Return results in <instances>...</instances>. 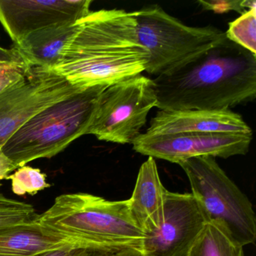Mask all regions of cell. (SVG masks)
I'll list each match as a JSON object with an SVG mask.
<instances>
[{"label": "cell", "mask_w": 256, "mask_h": 256, "mask_svg": "<svg viewBox=\"0 0 256 256\" xmlns=\"http://www.w3.org/2000/svg\"><path fill=\"white\" fill-rule=\"evenodd\" d=\"M152 82L160 110H228L256 98V55L226 38Z\"/></svg>", "instance_id": "1"}, {"label": "cell", "mask_w": 256, "mask_h": 256, "mask_svg": "<svg viewBox=\"0 0 256 256\" xmlns=\"http://www.w3.org/2000/svg\"><path fill=\"white\" fill-rule=\"evenodd\" d=\"M78 23L60 61L50 72L88 88L109 86L146 71L148 53L138 41L133 12H90Z\"/></svg>", "instance_id": "2"}, {"label": "cell", "mask_w": 256, "mask_h": 256, "mask_svg": "<svg viewBox=\"0 0 256 256\" xmlns=\"http://www.w3.org/2000/svg\"><path fill=\"white\" fill-rule=\"evenodd\" d=\"M36 223L44 234L73 250H140L144 236L128 200H109L89 193L58 196Z\"/></svg>", "instance_id": "3"}, {"label": "cell", "mask_w": 256, "mask_h": 256, "mask_svg": "<svg viewBox=\"0 0 256 256\" xmlns=\"http://www.w3.org/2000/svg\"><path fill=\"white\" fill-rule=\"evenodd\" d=\"M106 86L85 88L40 112L2 146L17 168L42 158H52L86 134Z\"/></svg>", "instance_id": "4"}, {"label": "cell", "mask_w": 256, "mask_h": 256, "mask_svg": "<svg viewBox=\"0 0 256 256\" xmlns=\"http://www.w3.org/2000/svg\"><path fill=\"white\" fill-rule=\"evenodd\" d=\"M190 181L192 193L206 223L224 229L241 246L256 240V217L247 196L211 156L194 157L178 163Z\"/></svg>", "instance_id": "5"}, {"label": "cell", "mask_w": 256, "mask_h": 256, "mask_svg": "<svg viewBox=\"0 0 256 256\" xmlns=\"http://www.w3.org/2000/svg\"><path fill=\"white\" fill-rule=\"evenodd\" d=\"M138 42L148 53L146 72L158 77L192 60L226 38L212 26H186L158 6L133 12Z\"/></svg>", "instance_id": "6"}, {"label": "cell", "mask_w": 256, "mask_h": 256, "mask_svg": "<svg viewBox=\"0 0 256 256\" xmlns=\"http://www.w3.org/2000/svg\"><path fill=\"white\" fill-rule=\"evenodd\" d=\"M156 104L152 79L142 74L110 85L100 96L86 134L103 142L132 144Z\"/></svg>", "instance_id": "7"}, {"label": "cell", "mask_w": 256, "mask_h": 256, "mask_svg": "<svg viewBox=\"0 0 256 256\" xmlns=\"http://www.w3.org/2000/svg\"><path fill=\"white\" fill-rule=\"evenodd\" d=\"M83 89L53 72L32 68L24 82L0 94V149L37 114Z\"/></svg>", "instance_id": "8"}, {"label": "cell", "mask_w": 256, "mask_h": 256, "mask_svg": "<svg viewBox=\"0 0 256 256\" xmlns=\"http://www.w3.org/2000/svg\"><path fill=\"white\" fill-rule=\"evenodd\" d=\"M252 136L233 133L182 132L152 136L140 134L133 149L142 155L178 163L194 157L227 158L246 155Z\"/></svg>", "instance_id": "9"}, {"label": "cell", "mask_w": 256, "mask_h": 256, "mask_svg": "<svg viewBox=\"0 0 256 256\" xmlns=\"http://www.w3.org/2000/svg\"><path fill=\"white\" fill-rule=\"evenodd\" d=\"M206 221L191 193L168 191L160 223L144 233L143 256H188Z\"/></svg>", "instance_id": "10"}, {"label": "cell", "mask_w": 256, "mask_h": 256, "mask_svg": "<svg viewBox=\"0 0 256 256\" xmlns=\"http://www.w3.org/2000/svg\"><path fill=\"white\" fill-rule=\"evenodd\" d=\"M90 0H0V23L14 44L50 26L76 23L90 12Z\"/></svg>", "instance_id": "11"}, {"label": "cell", "mask_w": 256, "mask_h": 256, "mask_svg": "<svg viewBox=\"0 0 256 256\" xmlns=\"http://www.w3.org/2000/svg\"><path fill=\"white\" fill-rule=\"evenodd\" d=\"M182 132L233 133L252 136L250 126L239 114L221 110H160L151 119L146 134Z\"/></svg>", "instance_id": "12"}, {"label": "cell", "mask_w": 256, "mask_h": 256, "mask_svg": "<svg viewBox=\"0 0 256 256\" xmlns=\"http://www.w3.org/2000/svg\"><path fill=\"white\" fill-rule=\"evenodd\" d=\"M168 191L162 184L155 160L148 157L140 166L132 196L128 199L132 216L144 234L160 223Z\"/></svg>", "instance_id": "13"}, {"label": "cell", "mask_w": 256, "mask_h": 256, "mask_svg": "<svg viewBox=\"0 0 256 256\" xmlns=\"http://www.w3.org/2000/svg\"><path fill=\"white\" fill-rule=\"evenodd\" d=\"M78 22L36 31L13 46L30 68L50 71L60 61L62 52L77 31Z\"/></svg>", "instance_id": "14"}, {"label": "cell", "mask_w": 256, "mask_h": 256, "mask_svg": "<svg viewBox=\"0 0 256 256\" xmlns=\"http://www.w3.org/2000/svg\"><path fill=\"white\" fill-rule=\"evenodd\" d=\"M64 248L70 247L44 234L36 220L0 228V256H40Z\"/></svg>", "instance_id": "15"}, {"label": "cell", "mask_w": 256, "mask_h": 256, "mask_svg": "<svg viewBox=\"0 0 256 256\" xmlns=\"http://www.w3.org/2000/svg\"><path fill=\"white\" fill-rule=\"evenodd\" d=\"M188 256H245L244 246L217 224L208 222L198 236Z\"/></svg>", "instance_id": "16"}, {"label": "cell", "mask_w": 256, "mask_h": 256, "mask_svg": "<svg viewBox=\"0 0 256 256\" xmlns=\"http://www.w3.org/2000/svg\"><path fill=\"white\" fill-rule=\"evenodd\" d=\"M226 38L256 55V7L230 22Z\"/></svg>", "instance_id": "17"}, {"label": "cell", "mask_w": 256, "mask_h": 256, "mask_svg": "<svg viewBox=\"0 0 256 256\" xmlns=\"http://www.w3.org/2000/svg\"><path fill=\"white\" fill-rule=\"evenodd\" d=\"M38 216L32 205L0 192V228L31 222Z\"/></svg>", "instance_id": "18"}, {"label": "cell", "mask_w": 256, "mask_h": 256, "mask_svg": "<svg viewBox=\"0 0 256 256\" xmlns=\"http://www.w3.org/2000/svg\"><path fill=\"white\" fill-rule=\"evenodd\" d=\"M46 174L42 173L40 169L24 166L18 168L13 174L7 178V180H11L12 190L14 194L34 196L50 186L46 181Z\"/></svg>", "instance_id": "19"}, {"label": "cell", "mask_w": 256, "mask_h": 256, "mask_svg": "<svg viewBox=\"0 0 256 256\" xmlns=\"http://www.w3.org/2000/svg\"><path fill=\"white\" fill-rule=\"evenodd\" d=\"M24 62H0V94L24 82L32 73Z\"/></svg>", "instance_id": "20"}, {"label": "cell", "mask_w": 256, "mask_h": 256, "mask_svg": "<svg viewBox=\"0 0 256 256\" xmlns=\"http://www.w3.org/2000/svg\"><path fill=\"white\" fill-rule=\"evenodd\" d=\"M199 4L202 6L204 10H210L215 13H227L229 11L236 12L240 14H244L247 11L246 8H251L256 7V1H236V0H226V1H198Z\"/></svg>", "instance_id": "21"}, {"label": "cell", "mask_w": 256, "mask_h": 256, "mask_svg": "<svg viewBox=\"0 0 256 256\" xmlns=\"http://www.w3.org/2000/svg\"><path fill=\"white\" fill-rule=\"evenodd\" d=\"M16 169L18 168L16 164L6 156L2 149H0V180L7 179L10 174Z\"/></svg>", "instance_id": "22"}, {"label": "cell", "mask_w": 256, "mask_h": 256, "mask_svg": "<svg viewBox=\"0 0 256 256\" xmlns=\"http://www.w3.org/2000/svg\"><path fill=\"white\" fill-rule=\"evenodd\" d=\"M24 62L14 46L12 48H4L0 46V62Z\"/></svg>", "instance_id": "23"}, {"label": "cell", "mask_w": 256, "mask_h": 256, "mask_svg": "<svg viewBox=\"0 0 256 256\" xmlns=\"http://www.w3.org/2000/svg\"><path fill=\"white\" fill-rule=\"evenodd\" d=\"M118 253L101 250H73L70 256H116Z\"/></svg>", "instance_id": "24"}, {"label": "cell", "mask_w": 256, "mask_h": 256, "mask_svg": "<svg viewBox=\"0 0 256 256\" xmlns=\"http://www.w3.org/2000/svg\"><path fill=\"white\" fill-rule=\"evenodd\" d=\"M72 250L73 248H60V250L48 252L40 256H70Z\"/></svg>", "instance_id": "25"}, {"label": "cell", "mask_w": 256, "mask_h": 256, "mask_svg": "<svg viewBox=\"0 0 256 256\" xmlns=\"http://www.w3.org/2000/svg\"><path fill=\"white\" fill-rule=\"evenodd\" d=\"M116 256H143V254L140 250H137V248H128V250L120 252Z\"/></svg>", "instance_id": "26"}]
</instances>
